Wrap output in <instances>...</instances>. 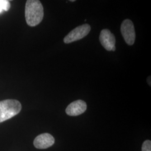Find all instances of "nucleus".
Segmentation results:
<instances>
[{
	"label": "nucleus",
	"mask_w": 151,
	"mask_h": 151,
	"mask_svg": "<svg viewBox=\"0 0 151 151\" xmlns=\"http://www.w3.org/2000/svg\"><path fill=\"white\" fill-rule=\"evenodd\" d=\"M25 16L26 22L30 27H35L43 20V6L38 0H27L25 4Z\"/></svg>",
	"instance_id": "obj_1"
},
{
	"label": "nucleus",
	"mask_w": 151,
	"mask_h": 151,
	"mask_svg": "<svg viewBox=\"0 0 151 151\" xmlns=\"http://www.w3.org/2000/svg\"><path fill=\"white\" fill-rule=\"evenodd\" d=\"M22 109V104L18 100L8 99L0 101V123L16 116Z\"/></svg>",
	"instance_id": "obj_2"
},
{
	"label": "nucleus",
	"mask_w": 151,
	"mask_h": 151,
	"mask_svg": "<svg viewBox=\"0 0 151 151\" xmlns=\"http://www.w3.org/2000/svg\"><path fill=\"white\" fill-rule=\"evenodd\" d=\"M91 30V27L88 24H83L73 29L65 37L63 41L65 44H69L79 40L85 37Z\"/></svg>",
	"instance_id": "obj_3"
},
{
	"label": "nucleus",
	"mask_w": 151,
	"mask_h": 151,
	"mask_svg": "<svg viewBox=\"0 0 151 151\" xmlns=\"http://www.w3.org/2000/svg\"><path fill=\"white\" fill-rule=\"evenodd\" d=\"M122 34L127 44L132 45L135 39V29L133 22L129 19L124 20L120 27Z\"/></svg>",
	"instance_id": "obj_4"
},
{
	"label": "nucleus",
	"mask_w": 151,
	"mask_h": 151,
	"mask_svg": "<svg viewBox=\"0 0 151 151\" xmlns=\"http://www.w3.org/2000/svg\"><path fill=\"white\" fill-rule=\"evenodd\" d=\"M99 40L103 47L108 51H111L113 47L115 46L116 40L115 36L108 29H103L101 30Z\"/></svg>",
	"instance_id": "obj_5"
},
{
	"label": "nucleus",
	"mask_w": 151,
	"mask_h": 151,
	"mask_svg": "<svg viewBox=\"0 0 151 151\" xmlns=\"http://www.w3.org/2000/svg\"><path fill=\"white\" fill-rule=\"evenodd\" d=\"M87 109L86 103L81 100L75 101L67 106L65 112L70 116H78L85 112Z\"/></svg>",
	"instance_id": "obj_6"
},
{
	"label": "nucleus",
	"mask_w": 151,
	"mask_h": 151,
	"mask_svg": "<svg viewBox=\"0 0 151 151\" xmlns=\"http://www.w3.org/2000/svg\"><path fill=\"white\" fill-rule=\"evenodd\" d=\"M54 137L49 133H43L37 136L34 140V145L38 149H46L54 145Z\"/></svg>",
	"instance_id": "obj_7"
},
{
	"label": "nucleus",
	"mask_w": 151,
	"mask_h": 151,
	"mask_svg": "<svg viewBox=\"0 0 151 151\" xmlns=\"http://www.w3.org/2000/svg\"><path fill=\"white\" fill-rule=\"evenodd\" d=\"M10 3L7 0H0V13L3 11H7L10 9Z\"/></svg>",
	"instance_id": "obj_8"
},
{
	"label": "nucleus",
	"mask_w": 151,
	"mask_h": 151,
	"mask_svg": "<svg viewBox=\"0 0 151 151\" xmlns=\"http://www.w3.org/2000/svg\"><path fill=\"white\" fill-rule=\"evenodd\" d=\"M142 151H151V142L150 140H146L143 143Z\"/></svg>",
	"instance_id": "obj_9"
},
{
	"label": "nucleus",
	"mask_w": 151,
	"mask_h": 151,
	"mask_svg": "<svg viewBox=\"0 0 151 151\" xmlns=\"http://www.w3.org/2000/svg\"><path fill=\"white\" fill-rule=\"evenodd\" d=\"M115 50H116V47H115V46H114V47H113L112 49H111V51H113V52H114V51H115Z\"/></svg>",
	"instance_id": "obj_10"
},
{
	"label": "nucleus",
	"mask_w": 151,
	"mask_h": 151,
	"mask_svg": "<svg viewBox=\"0 0 151 151\" xmlns=\"http://www.w3.org/2000/svg\"><path fill=\"white\" fill-rule=\"evenodd\" d=\"M70 1V2H75V0H71V1Z\"/></svg>",
	"instance_id": "obj_11"
}]
</instances>
